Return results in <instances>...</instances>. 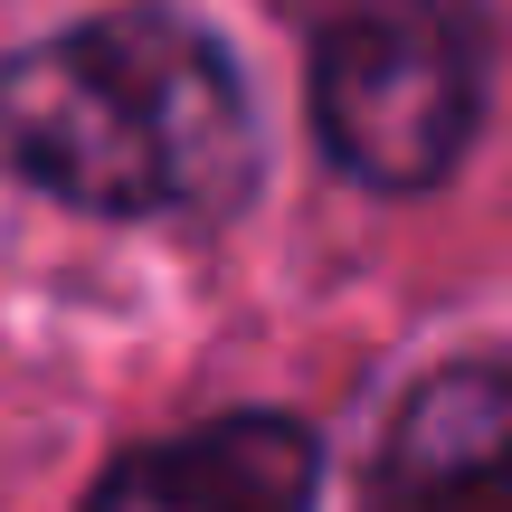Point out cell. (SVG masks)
Segmentation results:
<instances>
[{
  "label": "cell",
  "instance_id": "6da1fadb",
  "mask_svg": "<svg viewBox=\"0 0 512 512\" xmlns=\"http://www.w3.org/2000/svg\"><path fill=\"white\" fill-rule=\"evenodd\" d=\"M0 181L105 228H228L266 181L247 67L162 0L0 57Z\"/></svg>",
  "mask_w": 512,
  "mask_h": 512
},
{
  "label": "cell",
  "instance_id": "7a4b0ae2",
  "mask_svg": "<svg viewBox=\"0 0 512 512\" xmlns=\"http://www.w3.org/2000/svg\"><path fill=\"white\" fill-rule=\"evenodd\" d=\"M494 114V19L475 0H332L304 57V124L380 200L456 181Z\"/></svg>",
  "mask_w": 512,
  "mask_h": 512
},
{
  "label": "cell",
  "instance_id": "3957f363",
  "mask_svg": "<svg viewBox=\"0 0 512 512\" xmlns=\"http://www.w3.org/2000/svg\"><path fill=\"white\" fill-rule=\"evenodd\" d=\"M323 503V437L285 408H228V418L171 427L95 475L76 512H313Z\"/></svg>",
  "mask_w": 512,
  "mask_h": 512
},
{
  "label": "cell",
  "instance_id": "277c9868",
  "mask_svg": "<svg viewBox=\"0 0 512 512\" xmlns=\"http://www.w3.org/2000/svg\"><path fill=\"white\" fill-rule=\"evenodd\" d=\"M361 512H512V370L494 351L437 361L389 408Z\"/></svg>",
  "mask_w": 512,
  "mask_h": 512
}]
</instances>
